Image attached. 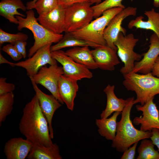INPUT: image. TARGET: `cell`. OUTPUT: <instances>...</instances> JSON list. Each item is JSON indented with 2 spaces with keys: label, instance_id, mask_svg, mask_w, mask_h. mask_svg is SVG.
Masks as SVG:
<instances>
[{
  "label": "cell",
  "instance_id": "cell-14",
  "mask_svg": "<svg viewBox=\"0 0 159 159\" xmlns=\"http://www.w3.org/2000/svg\"><path fill=\"white\" fill-rule=\"evenodd\" d=\"M149 48L143 54V59L135 63L132 72L146 74L151 72L155 61L159 56V39L154 33L150 37Z\"/></svg>",
  "mask_w": 159,
  "mask_h": 159
},
{
  "label": "cell",
  "instance_id": "cell-24",
  "mask_svg": "<svg viewBox=\"0 0 159 159\" xmlns=\"http://www.w3.org/2000/svg\"><path fill=\"white\" fill-rule=\"evenodd\" d=\"M29 159H62L59 148L55 143L50 147L33 144L27 157Z\"/></svg>",
  "mask_w": 159,
  "mask_h": 159
},
{
  "label": "cell",
  "instance_id": "cell-13",
  "mask_svg": "<svg viewBox=\"0 0 159 159\" xmlns=\"http://www.w3.org/2000/svg\"><path fill=\"white\" fill-rule=\"evenodd\" d=\"M35 95L37 96L41 109L48 124L51 138H54L52 121L55 112L62 106L59 101L52 94L49 95L43 92L37 85L31 81Z\"/></svg>",
  "mask_w": 159,
  "mask_h": 159
},
{
  "label": "cell",
  "instance_id": "cell-6",
  "mask_svg": "<svg viewBox=\"0 0 159 159\" xmlns=\"http://www.w3.org/2000/svg\"><path fill=\"white\" fill-rule=\"evenodd\" d=\"M90 2L77 3L65 8L64 32L71 33L80 30L94 18Z\"/></svg>",
  "mask_w": 159,
  "mask_h": 159
},
{
  "label": "cell",
  "instance_id": "cell-26",
  "mask_svg": "<svg viewBox=\"0 0 159 159\" xmlns=\"http://www.w3.org/2000/svg\"><path fill=\"white\" fill-rule=\"evenodd\" d=\"M138 149L137 159H159V152L155 150L152 140L144 139L142 140Z\"/></svg>",
  "mask_w": 159,
  "mask_h": 159
},
{
  "label": "cell",
  "instance_id": "cell-36",
  "mask_svg": "<svg viewBox=\"0 0 159 159\" xmlns=\"http://www.w3.org/2000/svg\"><path fill=\"white\" fill-rule=\"evenodd\" d=\"M91 0H57L59 4L64 8L75 3L84 2H90Z\"/></svg>",
  "mask_w": 159,
  "mask_h": 159
},
{
  "label": "cell",
  "instance_id": "cell-16",
  "mask_svg": "<svg viewBox=\"0 0 159 159\" xmlns=\"http://www.w3.org/2000/svg\"><path fill=\"white\" fill-rule=\"evenodd\" d=\"M117 51L107 45L94 48L91 50L98 68L105 70L113 71L119 64Z\"/></svg>",
  "mask_w": 159,
  "mask_h": 159
},
{
  "label": "cell",
  "instance_id": "cell-32",
  "mask_svg": "<svg viewBox=\"0 0 159 159\" xmlns=\"http://www.w3.org/2000/svg\"><path fill=\"white\" fill-rule=\"evenodd\" d=\"M7 78L1 77L0 78V95L13 92L15 89V85L12 83L6 82Z\"/></svg>",
  "mask_w": 159,
  "mask_h": 159
},
{
  "label": "cell",
  "instance_id": "cell-34",
  "mask_svg": "<svg viewBox=\"0 0 159 159\" xmlns=\"http://www.w3.org/2000/svg\"><path fill=\"white\" fill-rule=\"evenodd\" d=\"M27 44L26 41L19 40L16 42L14 45L17 51L25 58L26 56V47Z\"/></svg>",
  "mask_w": 159,
  "mask_h": 159
},
{
  "label": "cell",
  "instance_id": "cell-31",
  "mask_svg": "<svg viewBox=\"0 0 159 159\" xmlns=\"http://www.w3.org/2000/svg\"><path fill=\"white\" fill-rule=\"evenodd\" d=\"M2 50L7 54L14 61H17L20 60L23 57L16 50L14 45L9 44L3 46Z\"/></svg>",
  "mask_w": 159,
  "mask_h": 159
},
{
  "label": "cell",
  "instance_id": "cell-39",
  "mask_svg": "<svg viewBox=\"0 0 159 159\" xmlns=\"http://www.w3.org/2000/svg\"><path fill=\"white\" fill-rule=\"evenodd\" d=\"M37 0H33L32 1H29L26 4V7L27 10H31L32 6L36 2Z\"/></svg>",
  "mask_w": 159,
  "mask_h": 159
},
{
  "label": "cell",
  "instance_id": "cell-38",
  "mask_svg": "<svg viewBox=\"0 0 159 159\" xmlns=\"http://www.w3.org/2000/svg\"><path fill=\"white\" fill-rule=\"evenodd\" d=\"M7 64L10 65L12 67H15L14 63L9 61L8 60L5 58L2 54L1 53H0V64Z\"/></svg>",
  "mask_w": 159,
  "mask_h": 159
},
{
  "label": "cell",
  "instance_id": "cell-7",
  "mask_svg": "<svg viewBox=\"0 0 159 159\" xmlns=\"http://www.w3.org/2000/svg\"><path fill=\"white\" fill-rule=\"evenodd\" d=\"M139 41L132 34L124 35L120 32L118 34L114 44L117 47V55L124 65L120 69L123 74L132 72L135 65V62L140 61L142 55L135 52V47Z\"/></svg>",
  "mask_w": 159,
  "mask_h": 159
},
{
  "label": "cell",
  "instance_id": "cell-27",
  "mask_svg": "<svg viewBox=\"0 0 159 159\" xmlns=\"http://www.w3.org/2000/svg\"><path fill=\"white\" fill-rule=\"evenodd\" d=\"M14 102L13 92L0 95V125L11 113Z\"/></svg>",
  "mask_w": 159,
  "mask_h": 159
},
{
  "label": "cell",
  "instance_id": "cell-2",
  "mask_svg": "<svg viewBox=\"0 0 159 159\" xmlns=\"http://www.w3.org/2000/svg\"><path fill=\"white\" fill-rule=\"evenodd\" d=\"M134 97L126 99V103L121 112L120 120L117 123L115 137L112 146L119 152H123L132 145L144 139L150 138L151 131L144 132L135 128L130 119L132 107L134 104Z\"/></svg>",
  "mask_w": 159,
  "mask_h": 159
},
{
  "label": "cell",
  "instance_id": "cell-25",
  "mask_svg": "<svg viewBox=\"0 0 159 159\" xmlns=\"http://www.w3.org/2000/svg\"><path fill=\"white\" fill-rule=\"evenodd\" d=\"M87 46L94 48L101 46L87 41L76 38L65 32L62 38L58 42L51 47V52L61 50L68 47Z\"/></svg>",
  "mask_w": 159,
  "mask_h": 159
},
{
  "label": "cell",
  "instance_id": "cell-17",
  "mask_svg": "<svg viewBox=\"0 0 159 159\" xmlns=\"http://www.w3.org/2000/svg\"><path fill=\"white\" fill-rule=\"evenodd\" d=\"M32 145L26 139L13 138L6 143L4 152L7 159H25L28 156Z\"/></svg>",
  "mask_w": 159,
  "mask_h": 159
},
{
  "label": "cell",
  "instance_id": "cell-1",
  "mask_svg": "<svg viewBox=\"0 0 159 159\" xmlns=\"http://www.w3.org/2000/svg\"><path fill=\"white\" fill-rule=\"evenodd\" d=\"M19 129L26 139L33 144L47 147L51 146L53 144L47 121L42 111L35 94L23 109Z\"/></svg>",
  "mask_w": 159,
  "mask_h": 159
},
{
  "label": "cell",
  "instance_id": "cell-33",
  "mask_svg": "<svg viewBox=\"0 0 159 159\" xmlns=\"http://www.w3.org/2000/svg\"><path fill=\"white\" fill-rule=\"evenodd\" d=\"M138 142L134 143L133 146L130 147L123 152L121 159H134L135 158L136 149Z\"/></svg>",
  "mask_w": 159,
  "mask_h": 159
},
{
  "label": "cell",
  "instance_id": "cell-22",
  "mask_svg": "<svg viewBox=\"0 0 159 159\" xmlns=\"http://www.w3.org/2000/svg\"><path fill=\"white\" fill-rule=\"evenodd\" d=\"M115 86L108 85L104 90L107 96L105 108L100 114V118H108L114 112H121L125 106L126 100L117 98L115 94Z\"/></svg>",
  "mask_w": 159,
  "mask_h": 159
},
{
  "label": "cell",
  "instance_id": "cell-37",
  "mask_svg": "<svg viewBox=\"0 0 159 159\" xmlns=\"http://www.w3.org/2000/svg\"><path fill=\"white\" fill-rule=\"evenodd\" d=\"M151 72L153 75L159 78V56L155 61Z\"/></svg>",
  "mask_w": 159,
  "mask_h": 159
},
{
  "label": "cell",
  "instance_id": "cell-29",
  "mask_svg": "<svg viewBox=\"0 0 159 159\" xmlns=\"http://www.w3.org/2000/svg\"><path fill=\"white\" fill-rule=\"evenodd\" d=\"M58 5L57 0H37L31 9H35L39 16H42L50 12Z\"/></svg>",
  "mask_w": 159,
  "mask_h": 159
},
{
  "label": "cell",
  "instance_id": "cell-35",
  "mask_svg": "<svg viewBox=\"0 0 159 159\" xmlns=\"http://www.w3.org/2000/svg\"><path fill=\"white\" fill-rule=\"evenodd\" d=\"M151 132L152 135L150 138L153 144L157 147L159 152V129L153 128Z\"/></svg>",
  "mask_w": 159,
  "mask_h": 159
},
{
  "label": "cell",
  "instance_id": "cell-18",
  "mask_svg": "<svg viewBox=\"0 0 159 159\" xmlns=\"http://www.w3.org/2000/svg\"><path fill=\"white\" fill-rule=\"evenodd\" d=\"M77 81L63 74L58 82L60 97L67 108L72 111L74 109V99L79 89Z\"/></svg>",
  "mask_w": 159,
  "mask_h": 159
},
{
  "label": "cell",
  "instance_id": "cell-5",
  "mask_svg": "<svg viewBox=\"0 0 159 159\" xmlns=\"http://www.w3.org/2000/svg\"><path fill=\"white\" fill-rule=\"evenodd\" d=\"M123 9L115 7L107 10L83 28L69 33L76 38L100 45H107L104 37V30L111 19Z\"/></svg>",
  "mask_w": 159,
  "mask_h": 159
},
{
  "label": "cell",
  "instance_id": "cell-41",
  "mask_svg": "<svg viewBox=\"0 0 159 159\" xmlns=\"http://www.w3.org/2000/svg\"><path fill=\"white\" fill-rule=\"evenodd\" d=\"M153 5L155 7H158L159 6V0H153Z\"/></svg>",
  "mask_w": 159,
  "mask_h": 159
},
{
  "label": "cell",
  "instance_id": "cell-9",
  "mask_svg": "<svg viewBox=\"0 0 159 159\" xmlns=\"http://www.w3.org/2000/svg\"><path fill=\"white\" fill-rule=\"evenodd\" d=\"M51 55L62 65L63 74L66 77L77 81L83 78L91 79L93 77L90 69L75 61L65 52L61 50L52 51Z\"/></svg>",
  "mask_w": 159,
  "mask_h": 159
},
{
  "label": "cell",
  "instance_id": "cell-8",
  "mask_svg": "<svg viewBox=\"0 0 159 159\" xmlns=\"http://www.w3.org/2000/svg\"><path fill=\"white\" fill-rule=\"evenodd\" d=\"M63 74L62 67L59 66L56 64L50 65L49 67L45 65L42 67L30 79L37 85L44 86L61 104H63L58 90L59 81L61 76Z\"/></svg>",
  "mask_w": 159,
  "mask_h": 159
},
{
  "label": "cell",
  "instance_id": "cell-42",
  "mask_svg": "<svg viewBox=\"0 0 159 159\" xmlns=\"http://www.w3.org/2000/svg\"></svg>",
  "mask_w": 159,
  "mask_h": 159
},
{
  "label": "cell",
  "instance_id": "cell-11",
  "mask_svg": "<svg viewBox=\"0 0 159 159\" xmlns=\"http://www.w3.org/2000/svg\"><path fill=\"white\" fill-rule=\"evenodd\" d=\"M137 8L128 6L123 9L114 16L110 21L104 32V37L107 45L117 51L114 43L119 34L122 33L125 35L126 29L121 25L123 20L130 16H135L137 14Z\"/></svg>",
  "mask_w": 159,
  "mask_h": 159
},
{
  "label": "cell",
  "instance_id": "cell-19",
  "mask_svg": "<svg viewBox=\"0 0 159 159\" xmlns=\"http://www.w3.org/2000/svg\"><path fill=\"white\" fill-rule=\"evenodd\" d=\"M144 14L148 17L147 20H143L144 17L142 16H139L129 22L128 28L131 29L134 27L137 29L152 30L159 39V13L152 8L150 10L145 11Z\"/></svg>",
  "mask_w": 159,
  "mask_h": 159
},
{
  "label": "cell",
  "instance_id": "cell-12",
  "mask_svg": "<svg viewBox=\"0 0 159 159\" xmlns=\"http://www.w3.org/2000/svg\"><path fill=\"white\" fill-rule=\"evenodd\" d=\"M154 97L148 100L143 105H137L136 107L142 114L135 117L133 122L136 125H140V130L144 132L151 131L153 128L159 129V112L153 102Z\"/></svg>",
  "mask_w": 159,
  "mask_h": 159
},
{
  "label": "cell",
  "instance_id": "cell-3",
  "mask_svg": "<svg viewBox=\"0 0 159 159\" xmlns=\"http://www.w3.org/2000/svg\"><path fill=\"white\" fill-rule=\"evenodd\" d=\"M123 75V85L127 90L136 93L134 104L139 103L143 105L159 94V78L153 75L151 72L141 74L131 72Z\"/></svg>",
  "mask_w": 159,
  "mask_h": 159
},
{
  "label": "cell",
  "instance_id": "cell-10",
  "mask_svg": "<svg viewBox=\"0 0 159 159\" xmlns=\"http://www.w3.org/2000/svg\"><path fill=\"white\" fill-rule=\"evenodd\" d=\"M52 44H49L44 46L28 59L14 63L15 66L24 69L27 75L31 78L42 67L47 64L52 65L57 64V61L51 55Z\"/></svg>",
  "mask_w": 159,
  "mask_h": 159
},
{
  "label": "cell",
  "instance_id": "cell-30",
  "mask_svg": "<svg viewBox=\"0 0 159 159\" xmlns=\"http://www.w3.org/2000/svg\"><path fill=\"white\" fill-rule=\"evenodd\" d=\"M28 38L26 34L19 32L15 34L7 33L0 29V45L1 46L4 43L8 42L14 45L18 41H26Z\"/></svg>",
  "mask_w": 159,
  "mask_h": 159
},
{
  "label": "cell",
  "instance_id": "cell-40",
  "mask_svg": "<svg viewBox=\"0 0 159 159\" xmlns=\"http://www.w3.org/2000/svg\"><path fill=\"white\" fill-rule=\"evenodd\" d=\"M102 0H91L90 3L91 5L95 4H97L100 3L102 2Z\"/></svg>",
  "mask_w": 159,
  "mask_h": 159
},
{
  "label": "cell",
  "instance_id": "cell-15",
  "mask_svg": "<svg viewBox=\"0 0 159 159\" xmlns=\"http://www.w3.org/2000/svg\"><path fill=\"white\" fill-rule=\"evenodd\" d=\"M37 18L41 24L53 33L60 34L64 32L65 8L60 5Z\"/></svg>",
  "mask_w": 159,
  "mask_h": 159
},
{
  "label": "cell",
  "instance_id": "cell-23",
  "mask_svg": "<svg viewBox=\"0 0 159 159\" xmlns=\"http://www.w3.org/2000/svg\"><path fill=\"white\" fill-rule=\"evenodd\" d=\"M121 114V112H116L109 118L96 120L95 124L98 128V132L101 136L107 140H113L117 131V118Z\"/></svg>",
  "mask_w": 159,
  "mask_h": 159
},
{
  "label": "cell",
  "instance_id": "cell-4",
  "mask_svg": "<svg viewBox=\"0 0 159 159\" xmlns=\"http://www.w3.org/2000/svg\"><path fill=\"white\" fill-rule=\"evenodd\" d=\"M26 16L16 15L18 20L17 29L19 31L26 28L32 33L34 40L33 45L29 51L28 56L31 57L39 49L47 44L56 43L63 38L62 34H57L49 31L38 22L32 10L26 12Z\"/></svg>",
  "mask_w": 159,
  "mask_h": 159
},
{
  "label": "cell",
  "instance_id": "cell-28",
  "mask_svg": "<svg viewBox=\"0 0 159 159\" xmlns=\"http://www.w3.org/2000/svg\"><path fill=\"white\" fill-rule=\"evenodd\" d=\"M123 0H105L97 4L92 6L94 18H96L101 15L105 11L113 8L121 7L125 8L122 4Z\"/></svg>",
  "mask_w": 159,
  "mask_h": 159
},
{
  "label": "cell",
  "instance_id": "cell-21",
  "mask_svg": "<svg viewBox=\"0 0 159 159\" xmlns=\"http://www.w3.org/2000/svg\"><path fill=\"white\" fill-rule=\"evenodd\" d=\"M89 47H73L67 50L65 53L75 61L85 66L89 69H95L98 68Z\"/></svg>",
  "mask_w": 159,
  "mask_h": 159
},
{
  "label": "cell",
  "instance_id": "cell-20",
  "mask_svg": "<svg viewBox=\"0 0 159 159\" xmlns=\"http://www.w3.org/2000/svg\"><path fill=\"white\" fill-rule=\"evenodd\" d=\"M21 9L25 11L27 10L22 0H2L0 2V15L10 22L18 24L16 15L25 17V16L18 11Z\"/></svg>",
  "mask_w": 159,
  "mask_h": 159
}]
</instances>
